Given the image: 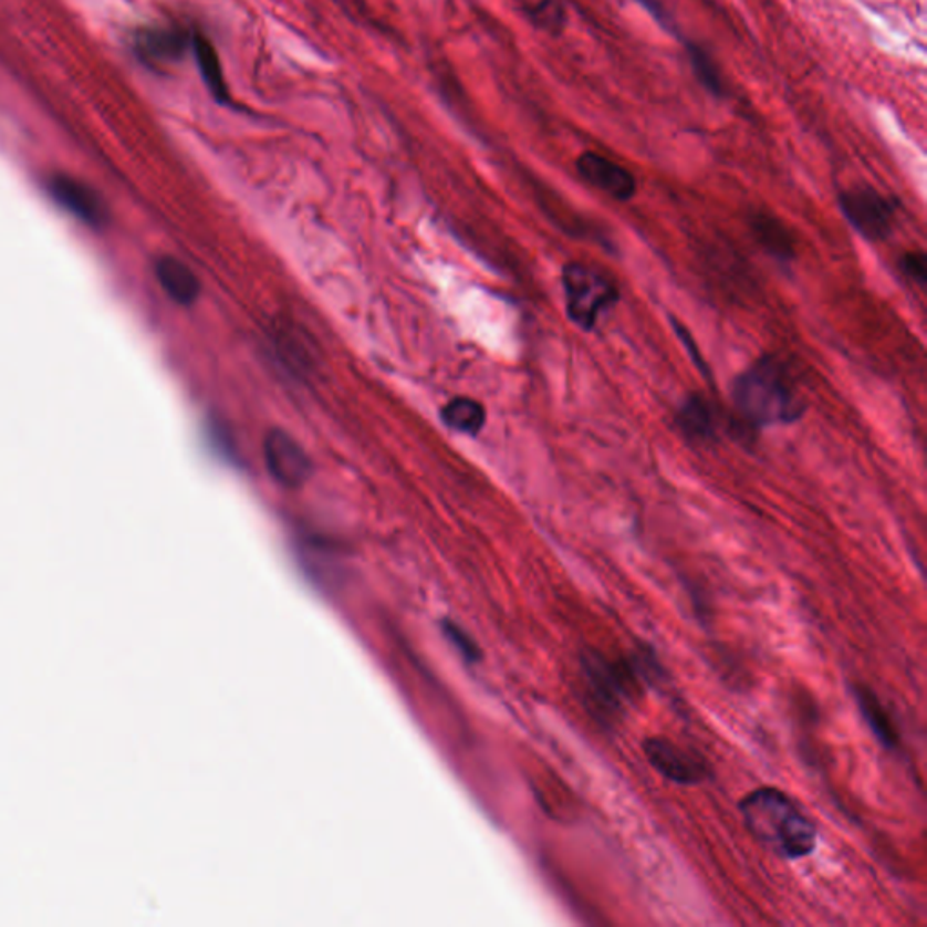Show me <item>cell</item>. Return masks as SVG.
Here are the masks:
<instances>
[{"label":"cell","instance_id":"6da1fadb","mask_svg":"<svg viewBox=\"0 0 927 927\" xmlns=\"http://www.w3.org/2000/svg\"><path fill=\"white\" fill-rule=\"evenodd\" d=\"M739 812L750 835L775 857L798 861L815 850L817 827L798 801L779 788L763 787L747 793Z\"/></svg>","mask_w":927,"mask_h":927},{"label":"cell","instance_id":"7a4b0ae2","mask_svg":"<svg viewBox=\"0 0 927 927\" xmlns=\"http://www.w3.org/2000/svg\"><path fill=\"white\" fill-rule=\"evenodd\" d=\"M732 400L747 428L798 423L806 403L798 386L773 355H763L733 379Z\"/></svg>","mask_w":927,"mask_h":927},{"label":"cell","instance_id":"3957f363","mask_svg":"<svg viewBox=\"0 0 927 927\" xmlns=\"http://www.w3.org/2000/svg\"><path fill=\"white\" fill-rule=\"evenodd\" d=\"M562 287L569 321L584 332H593L600 315L619 301L616 281L604 270L582 261L565 264Z\"/></svg>","mask_w":927,"mask_h":927},{"label":"cell","instance_id":"277c9868","mask_svg":"<svg viewBox=\"0 0 927 927\" xmlns=\"http://www.w3.org/2000/svg\"><path fill=\"white\" fill-rule=\"evenodd\" d=\"M587 696L600 716L613 718L625 710L638 694V667L627 662H611L598 650L582 654Z\"/></svg>","mask_w":927,"mask_h":927},{"label":"cell","instance_id":"5b68a950","mask_svg":"<svg viewBox=\"0 0 927 927\" xmlns=\"http://www.w3.org/2000/svg\"><path fill=\"white\" fill-rule=\"evenodd\" d=\"M839 209L858 236L878 243L893 235L898 204L869 185H857L839 195Z\"/></svg>","mask_w":927,"mask_h":927},{"label":"cell","instance_id":"8992f818","mask_svg":"<svg viewBox=\"0 0 927 927\" xmlns=\"http://www.w3.org/2000/svg\"><path fill=\"white\" fill-rule=\"evenodd\" d=\"M644 753L654 770L668 781L684 787H696L710 779V764L704 756L674 743L673 739L647 738Z\"/></svg>","mask_w":927,"mask_h":927},{"label":"cell","instance_id":"52a82bcc","mask_svg":"<svg viewBox=\"0 0 927 927\" xmlns=\"http://www.w3.org/2000/svg\"><path fill=\"white\" fill-rule=\"evenodd\" d=\"M264 462L270 475L287 488H298L312 473V462L301 444L287 431L272 429L264 439Z\"/></svg>","mask_w":927,"mask_h":927},{"label":"cell","instance_id":"ba28073f","mask_svg":"<svg viewBox=\"0 0 927 927\" xmlns=\"http://www.w3.org/2000/svg\"><path fill=\"white\" fill-rule=\"evenodd\" d=\"M48 192L59 207L90 227H102L107 221V209L101 196L84 181L56 175L48 181Z\"/></svg>","mask_w":927,"mask_h":927},{"label":"cell","instance_id":"9c48e42d","mask_svg":"<svg viewBox=\"0 0 927 927\" xmlns=\"http://www.w3.org/2000/svg\"><path fill=\"white\" fill-rule=\"evenodd\" d=\"M576 170L594 189L602 190L616 201L633 200L638 190V184L631 170L593 150L579 156Z\"/></svg>","mask_w":927,"mask_h":927},{"label":"cell","instance_id":"30bf717a","mask_svg":"<svg viewBox=\"0 0 927 927\" xmlns=\"http://www.w3.org/2000/svg\"><path fill=\"white\" fill-rule=\"evenodd\" d=\"M748 227L752 230L753 240L770 258L781 264L792 263L798 254V244L792 230L788 229L778 216L767 210H752L748 216Z\"/></svg>","mask_w":927,"mask_h":927},{"label":"cell","instance_id":"8fae6325","mask_svg":"<svg viewBox=\"0 0 927 927\" xmlns=\"http://www.w3.org/2000/svg\"><path fill=\"white\" fill-rule=\"evenodd\" d=\"M676 426L690 442L707 444L716 439L718 423L712 403L701 394L687 395L676 412Z\"/></svg>","mask_w":927,"mask_h":927},{"label":"cell","instance_id":"7c38bea8","mask_svg":"<svg viewBox=\"0 0 927 927\" xmlns=\"http://www.w3.org/2000/svg\"><path fill=\"white\" fill-rule=\"evenodd\" d=\"M156 280L165 294L178 304H192L200 295V283L184 261L165 256L155 267Z\"/></svg>","mask_w":927,"mask_h":927},{"label":"cell","instance_id":"4fadbf2b","mask_svg":"<svg viewBox=\"0 0 927 927\" xmlns=\"http://www.w3.org/2000/svg\"><path fill=\"white\" fill-rule=\"evenodd\" d=\"M190 42H192V37L185 35L181 31L156 28V30H145L138 37L136 48L145 61L165 64V62L180 61L189 50Z\"/></svg>","mask_w":927,"mask_h":927},{"label":"cell","instance_id":"5bb4252c","mask_svg":"<svg viewBox=\"0 0 927 927\" xmlns=\"http://www.w3.org/2000/svg\"><path fill=\"white\" fill-rule=\"evenodd\" d=\"M190 48H192L196 64H198L201 79H204L210 95L215 96V101L218 104L229 105L232 98H230L229 87H227V82H225L220 55L215 50V45L210 44L204 35H192Z\"/></svg>","mask_w":927,"mask_h":927},{"label":"cell","instance_id":"9a60e30c","mask_svg":"<svg viewBox=\"0 0 927 927\" xmlns=\"http://www.w3.org/2000/svg\"><path fill=\"white\" fill-rule=\"evenodd\" d=\"M855 701L861 708L863 718L866 719L867 727L872 728V732L877 736L878 741L884 747H895L897 744V732H895L892 719L887 716L877 696L869 688L858 687L855 688Z\"/></svg>","mask_w":927,"mask_h":927},{"label":"cell","instance_id":"2e32d148","mask_svg":"<svg viewBox=\"0 0 927 927\" xmlns=\"http://www.w3.org/2000/svg\"><path fill=\"white\" fill-rule=\"evenodd\" d=\"M442 420L446 426L460 434H479L480 429L485 428L486 409L477 400L459 397L444 406Z\"/></svg>","mask_w":927,"mask_h":927},{"label":"cell","instance_id":"e0dca14e","mask_svg":"<svg viewBox=\"0 0 927 927\" xmlns=\"http://www.w3.org/2000/svg\"><path fill=\"white\" fill-rule=\"evenodd\" d=\"M685 50H687L688 62L692 67L694 76L698 79L699 84L704 85L710 95L723 98V76L719 73L718 65L712 61L710 53L701 45L694 44V42H687Z\"/></svg>","mask_w":927,"mask_h":927},{"label":"cell","instance_id":"ac0fdd59","mask_svg":"<svg viewBox=\"0 0 927 927\" xmlns=\"http://www.w3.org/2000/svg\"><path fill=\"white\" fill-rule=\"evenodd\" d=\"M525 15L534 28L553 37L562 35L567 24V11L560 0H539L525 8Z\"/></svg>","mask_w":927,"mask_h":927},{"label":"cell","instance_id":"d6986e66","mask_svg":"<svg viewBox=\"0 0 927 927\" xmlns=\"http://www.w3.org/2000/svg\"><path fill=\"white\" fill-rule=\"evenodd\" d=\"M900 269L907 275V280L918 284V287H926L927 283V256L923 250H912L906 252L900 260Z\"/></svg>","mask_w":927,"mask_h":927},{"label":"cell","instance_id":"ffe728a7","mask_svg":"<svg viewBox=\"0 0 927 927\" xmlns=\"http://www.w3.org/2000/svg\"><path fill=\"white\" fill-rule=\"evenodd\" d=\"M636 4L642 6L648 15L653 17L654 21L664 28V31H667L670 35L678 37V39L681 37L679 35L678 25L674 22L673 17L668 15V11L665 10V6L659 0H636Z\"/></svg>","mask_w":927,"mask_h":927},{"label":"cell","instance_id":"44dd1931","mask_svg":"<svg viewBox=\"0 0 927 927\" xmlns=\"http://www.w3.org/2000/svg\"><path fill=\"white\" fill-rule=\"evenodd\" d=\"M670 323H673L674 332L678 334L679 341L684 343L685 348H687L688 354H690V360H692V363L696 364V368H698L699 372H701V375L708 379L710 375H708L707 363H705L704 357H701V352H699L696 341L692 340V335L688 334V330L685 329L684 324L678 323V321L674 320V317H670Z\"/></svg>","mask_w":927,"mask_h":927}]
</instances>
